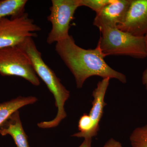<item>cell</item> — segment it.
<instances>
[{"label":"cell","mask_w":147,"mask_h":147,"mask_svg":"<svg viewBox=\"0 0 147 147\" xmlns=\"http://www.w3.org/2000/svg\"><path fill=\"white\" fill-rule=\"evenodd\" d=\"M55 51L73 74L76 87L81 88L87 79L93 76L109 78L127 82L126 76L108 65L99 45L85 49L76 45L71 35L56 43Z\"/></svg>","instance_id":"6da1fadb"},{"label":"cell","mask_w":147,"mask_h":147,"mask_svg":"<svg viewBox=\"0 0 147 147\" xmlns=\"http://www.w3.org/2000/svg\"><path fill=\"white\" fill-rule=\"evenodd\" d=\"M17 46L28 55L37 75L44 82L54 96L57 113L53 120L45 121L44 125L47 129L56 127L67 117L65 104L69 98L70 92L42 59L41 53L38 50L32 37L28 38Z\"/></svg>","instance_id":"7a4b0ae2"},{"label":"cell","mask_w":147,"mask_h":147,"mask_svg":"<svg viewBox=\"0 0 147 147\" xmlns=\"http://www.w3.org/2000/svg\"><path fill=\"white\" fill-rule=\"evenodd\" d=\"M100 32L98 44L105 57L122 55L136 59L147 57L144 36H135L117 28L105 29Z\"/></svg>","instance_id":"3957f363"},{"label":"cell","mask_w":147,"mask_h":147,"mask_svg":"<svg viewBox=\"0 0 147 147\" xmlns=\"http://www.w3.org/2000/svg\"><path fill=\"white\" fill-rule=\"evenodd\" d=\"M41 28L28 13L0 19V49L17 46L28 37H36Z\"/></svg>","instance_id":"277c9868"},{"label":"cell","mask_w":147,"mask_h":147,"mask_svg":"<svg viewBox=\"0 0 147 147\" xmlns=\"http://www.w3.org/2000/svg\"><path fill=\"white\" fill-rule=\"evenodd\" d=\"M0 74L21 77L34 86L40 84L30 60L18 46L0 49Z\"/></svg>","instance_id":"5b68a950"},{"label":"cell","mask_w":147,"mask_h":147,"mask_svg":"<svg viewBox=\"0 0 147 147\" xmlns=\"http://www.w3.org/2000/svg\"><path fill=\"white\" fill-rule=\"evenodd\" d=\"M50 13L47 20L52 28L47 36L48 44L57 43L67 38L70 22L77 9L80 7L79 0H52Z\"/></svg>","instance_id":"8992f818"},{"label":"cell","mask_w":147,"mask_h":147,"mask_svg":"<svg viewBox=\"0 0 147 147\" xmlns=\"http://www.w3.org/2000/svg\"><path fill=\"white\" fill-rule=\"evenodd\" d=\"M117 28L136 36L147 34V0H131L123 22Z\"/></svg>","instance_id":"52a82bcc"},{"label":"cell","mask_w":147,"mask_h":147,"mask_svg":"<svg viewBox=\"0 0 147 147\" xmlns=\"http://www.w3.org/2000/svg\"><path fill=\"white\" fill-rule=\"evenodd\" d=\"M130 2L131 0H113L96 13L94 26L100 32L106 28H117L124 20Z\"/></svg>","instance_id":"ba28073f"},{"label":"cell","mask_w":147,"mask_h":147,"mask_svg":"<svg viewBox=\"0 0 147 147\" xmlns=\"http://www.w3.org/2000/svg\"><path fill=\"white\" fill-rule=\"evenodd\" d=\"M110 78L102 79L98 83L92 93L93 100L92 107L88 114L92 123V138L97 136L99 129V123L103 115L104 108L107 105L105 96L110 82Z\"/></svg>","instance_id":"9c48e42d"},{"label":"cell","mask_w":147,"mask_h":147,"mask_svg":"<svg viewBox=\"0 0 147 147\" xmlns=\"http://www.w3.org/2000/svg\"><path fill=\"white\" fill-rule=\"evenodd\" d=\"M0 134L3 136L10 135L17 147H30L18 110L12 114L0 125Z\"/></svg>","instance_id":"30bf717a"},{"label":"cell","mask_w":147,"mask_h":147,"mask_svg":"<svg viewBox=\"0 0 147 147\" xmlns=\"http://www.w3.org/2000/svg\"><path fill=\"white\" fill-rule=\"evenodd\" d=\"M37 100L35 96H19L8 101L0 102V125L19 109L26 105L34 104Z\"/></svg>","instance_id":"8fae6325"},{"label":"cell","mask_w":147,"mask_h":147,"mask_svg":"<svg viewBox=\"0 0 147 147\" xmlns=\"http://www.w3.org/2000/svg\"><path fill=\"white\" fill-rule=\"evenodd\" d=\"M27 2V0H0V19L23 14Z\"/></svg>","instance_id":"7c38bea8"},{"label":"cell","mask_w":147,"mask_h":147,"mask_svg":"<svg viewBox=\"0 0 147 147\" xmlns=\"http://www.w3.org/2000/svg\"><path fill=\"white\" fill-rule=\"evenodd\" d=\"M129 141L132 147H147V124L132 131Z\"/></svg>","instance_id":"4fadbf2b"},{"label":"cell","mask_w":147,"mask_h":147,"mask_svg":"<svg viewBox=\"0 0 147 147\" xmlns=\"http://www.w3.org/2000/svg\"><path fill=\"white\" fill-rule=\"evenodd\" d=\"M113 0H79V6L90 8L97 13L103 7L113 1Z\"/></svg>","instance_id":"5bb4252c"},{"label":"cell","mask_w":147,"mask_h":147,"mask_svg":"<svg viewBox=\"0 0 147 147\" xmlns=\"http://www.w3.org/2000/svg\"><path fill=\"white\" fill-rule=\"evenodd\" d=\"M102 147H123L120 142L115 139L111 138L105 143Z\"/></svg>","instance_id":"9a60e30c"},{"label":"cell","mask_w":147,"mask_h":147,"mask_svg":"<svg viewBox=\"0 0 147 147\" xmlns=\"http://www.w3.org/2000/svg\"><path fill=\"white\" fill-rule=\"evenodd\" d=\"M92 139H85L79 147H92Z\"/></svg>","instance_id":"2e32d148"},{"label":"cell","mask_w":147,"mask_h":147,"mask_svg":"<svg viewBox=\"0 0 147 147\" xmlns=\"http://www.w3.org/2000/svg\"><path fill=\"white\" fill-rule=\"evenodd\" d=\"M142 82L147 90V67L142 74Z\"/></svg>","instance_id":"e0dca14e"},{"label":"cell","mask_w":147,"mask_h":147,"mask_svg":"<svg viewBox=\"0 0 147 147\" xmlns=\"http://www.w3.org/2000/svg\"><path fill=\"white\" fill-rule=\"evenodd\" d=\"M145 47H146V52L147 55V34L144 36Z\"/></svg>","instance_id":"ac0fdd59"}]
</instances>
